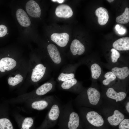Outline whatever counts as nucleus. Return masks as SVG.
Instances as JSON below:
<instances>
[{"mask_svg":"<svg viewBox=\"0 0 129 129\" xmlns=\"http://www.w3.org/2000/svg\"><path fill=\"white\" fill-rule=\"evenodd\" d=\"M58 122L59 129L78 128L80 124V118L73 109L71 101L62 105Z\"/></svg>","mask_w":129,"mask_h":129,"instance_id":"nucleus-1","label":"nucleus"},{"mask_svg":"<svg viewBox=\"0 0 129 129\" xmlns=\"http://www.w3.org/2000/svg\"><path fill=\"white\" fill-rule=\"evenodd\" d=\"M62 105L55 98L42 123L37 129H49L54 126L58 121Z\"/></svg>","mask_w":129,"mask_h":129,"instance_id":"nucleus-2","label":"nucleus"},{"mask_svg":"<svg viewBox=\"0 0 129 129\" xmlns=\"http://www.w3.org/2000/svg\"><path fill=\"white\" fill-rule=\"evenodd\" d=\"M55 99L53 96L41 97L29 100L24 103L27 108L31 109L41 111L48 109Z\"/></svg>","mask_w":129,"mask_h":129,"instance_id":"nucleus-3","label":"nucleus"},{"mask_svg":"<svg viewBox=\"0 0 129 129\" xmlns=\"http://www.w3.org/2000/svg\"><path fill=\"white\" fill-rule=\"evenodd\" d=\"M101 94L96 89L92 87L88 88L87 91V98L76 99L75 102L78 104L83 105L87 102L92 105H97L99 101Z\"/></svg>","mask_w":129,"mask_h":129,"instance_id":"nucleus-4","label":"nucleus"},{"mask_svg":"<svg viewBox=\"0 0 129 129\" xmlns=\"http://www.w3.org/2000/svg\"><path fill=\"white\" fill-rule=\"evenodd\" d=\"M81 112L83 118L85 119L93 125L99 127L103 124L104 121L103 118L96 112L92 111L86 112L82 109L81 110Z\"/></svg>","mask_w":129,"mask_h":129,"instance_id":"nucleus-5","label":"nucleus"},{"mask_svg":"<svg viewBox=\"0 0 129 129\" xmlns=\"http://www.w3.org/2000/svg\"><path fill=\"white\" fill-rule=\"evenodd\" d=\"M12 114L21 129H31L33 127L34 117L24 116L16 111L13 112Z\"/></svg>","mask_w":129,"mask_h":129,"instance_id":"nucleus-6","label":"nucleus"},{"mask_svg":"<svg viewBox=\"0 0 129 129\" xmlns=\"http://www.w3.org/2000/svg\"><path fill=\"white\" fill-rule=\"evenodd\" d=\"M26 8L27 12L31 16L35 18L40 17L41 9L38 4L34 0L29 1L26 4Z\"/></svg>","mask_w":129,"mask_h":129,"instance_id":"nucleus-7","label":"nucleus"},{"mask_svg":"<svg viewBox=\"0 0 129 129\" xmlns=\"http://www.w3.org/2000/svg\"><path fill=\"white\" fill-rule=\"evenodd\" d=\"M69 36L66 33H54L51 36V40L59 46H65L67 44L69 39Z\"/></svg>","mask_w":129,"mask_h":129,"instance_id":"nucleus-8","label":"nucleus"},{"mask_svg":"<svg viewBox=\"0 0 129 129\" xmlns=\"http://www.w3.org/2000/svg\"><path fill=\"white\" fill-rule=\"evenodd\" d=\"M55 14L59 17L68 18L72 16L73 12L69 5L63 4L57 7L55 10Z\"/></svg>","mask_w":129,"mask_h":129,"instance_id":"nucleus-9","label":"nucleus"},{"mask_svg":"<svg viewBox=\"0 0 129 129\" xmlns=\"http://www.w3.org/2000/svg\"><path fill=\"white\" fill-rule=\"evenodd\" d=\"M46 68L42 64L37 65L32 70L31 76L32 81L35 83L40 81L44 75Z\"/></svg>","mask_w":129,"mask_h":129,"instance_id":"nucleus-10","label":"nucleus"},{"mask_svg":"<svg viewBox=\"0 0 129 129\" xmlns=\"http://www.w3.org/2000/svg\"><path fill=\"white\" fill-rule=\"evenodd\" d=\"M16 65V62L13 59L9 57L2 59L0 62V70L2 72L5 70L9 71L13 69Z\"/></svg>","mask_w":129,"mask_h":129,"instance_id":"nucleus-11","label":"nucleus"},{"mask_svg":"<svg viewBox=\"0 0 129 129\" xmlns=\"http://www.w3.org/2000/svg\"><path fill=\"white\" fill-rule=\"evenodd\" d=\"M47 48L49 55L53 62L57 64L60 63L61 59L56 47L54 44H50L48 46Z\"/></svg>","mask_w":129,"mask_h":129,"instance_id":"nucleus-12","label":"nucleus"},{"mask_svg":"<svg viewBox=\"0 0 129 129\" xmlns=\"http://www.w3.org/2000/svg\"><path fill=\"white\" fill-rule=\"evenodd\" d=\"M17 19L19 24L24 27L29 26L31 23L30 20L26 12L22 9H18L16 12Z\"/></svg>","mask_w":129,"mask_h":129,"instance_id":"nucleus-13","label":"nucleus"},{"mask_svg":"<svg viewBox=\"0 0 129 129\" xmlns=\"http://www.w3.org/2000/svg\"><path fill=\"white\" fill-rule=\"evenodd\" d=\"M95 13L98 17V22L100 25H103L107 23L109 16L108 12L106 8L102 7H99L96 10Z\"/></svg>","mask_w":129,"mask_h":129,"instance_id":"nucleus-14","label":"nucleus"},{"mask_svg":"<svg viewBox=\"0 0 129 129\" xmlns=\"http://www.w3.org/2000/svg\"><path fill=\"white\" fill-rule=\"evenodd\" d=\"M114 48L119 51H127L129 49V38L124 37L115 41L113 44Z\"/></svg>","mask_w":129,"mask_h":129,"instance_id":"nucleus-15","label":"nucleus"},{"mask_svg":"<svg viewBox=\"0 0 129 129\" xmlns=\"http://www.w3.org/2000/svg\"><path fill=\"white\" fill-rule=\"evenodd\" d=\"M70 48L71 52L74 55L77 54L81 55L84 53L85 50L84 45L76 39H74L72 41Z\"/></svg>","mask_w":129,"mask_h":129,"instance_id":"nucleus-16","label":"nucleus"},{"mask_svg":"<svg viewBox=\"0 0 129 129\" xmlns=\"http://www.w3.org/2000/svg\"><path fill=\"white\" fill-rule=\"evenodd\" d=\"M124 115L119 110H115L113 114L107 118V120L111 125L117 126L124 119Z\"/></svg>","mask_w":129,"mask_h":129,"instance_id":"nucleus-17","label":"nucleus"},{"mask_svg":"<svg viewBox=\"0 0 129 129\" xmlns=\"http://www.w3.org/2000/svg\"><path fill=\"white\" fill-rule=\"evenodd\" d=\"M106 94L108 98L115 100L116 101L123 100L126 96L125 92L123 91L117 92L112 88H110L108 89Z\"/></svg>","mask_w":129,"mask_h":129,"instance_id":"nucleus-18","label":"nucleus"},{"mask_svg":"<svg viewBox=\"0 0 129 129\" xmlns=\"http://www.w3.org/2000/svg\"><path fill=\"white\" fill-rule=\"evenodd\" d=\"M111 71L116 77L121 80L125 79L129 75V68L127 66L122 68L115 67L112 69Z\"/></svg>","mask_w":129,"mask_h":129,"instance_id":"nucleus-19","label":"nucleus"},{"mask_svg":"<svg viewBox=\"0 0 129 129\" xmlns=\"http://www.w3.org/2000/svg\"><path fill=\"white\" fill-rule=\"evenodd\" d=\"M77 83V80L74 78L63 82L60 85V87L63 90H73V89Z\"/></svg>","mask_w":129,"mask_h":129,"instance_id":"nucleus-20","label":"nucleus"},{"mask_svg":"<svg viewBox=\"0 0 129 129\" xmlns=\"http://www.w3.org/2000/svg\"><path fill=\"white\" fill-rule=\"evenodd\" d=\"M116 20L117 22L122 24L128 23L129 21V8L126 7L123 13L116 18Z\"/></svg>","mask_w":129,"mask_h":129,"instance_id":"nucleus-21","label":"nucleus"},{"mask_svg":"<svg viewBox=\"0 0 129 129\" xmlns=\"http://www.w3.org/2000/svg\"><path fill=\"white\" fill-rule=\"evenodd\" d=\"M91 70L92 78L94 79H98L100 76L102 72L101 68L98 64H93L91 67Z\"/></svg>","mask_w":129,"mask_h":129,"instance_id":"nucleus-22","label":"nucleus"},{"mask_svg":"<svg viewBox=\"0 0 129 129\" xmlns=\"http://www.w3.org/2000/svg\"><path fill=\"white\" fill-rule=\"evenodd\" d=\"M9 118L8 117L0 118V129H14Z\"/></svg>","mask_w":129,"mask_h":129,"instance_id":"nucleus-23","label":"nucleus"},{"mask_svg":"<svg viewBox=\"0 0 129 129\" xmlns=\"http://www.w3.org/2000/svg\"><path fill=\"white\" fill-rule=\"evenodd\" d=\"M23 80L22 76L20 74H17L15 77H9L8 79V82L9 85L13 86L21 83Z\"/></svg>","mask_w":129,"mask_h":129,"instance_id":"nucleus-24","label":"nucleus"},{"mask_svg":"<svg viewBox=\"0 0 129 129\" xmlns=\"http://www.w3.org/2000/svg\"><path fill=\"white\" fill-rule=\"evenodd\" d=\"M104 77L106 79L103 81L102 83L105 86L108 85L111 82L115 80L116 78V76L112 71H108L106 73Z\"/></svg>","mask_w":129,"mask_h":129,"instance_id":"nucleus-25","label":"nucleus"},{"mask_svg":"<svg viewBox=\"0 0 129 129\" xmlns=\"http://www.w3.org/2000/svg\"><path fill=\"white\" fill-rule=\"evenodd\" d=\"M74 77L75 75L74 73L65 74L61 73L59 75L58 80L59 81L63 82L73 78Z\"/></svg>","mask_w":129,"mask_h":129,"instance_id":"nucleus-26","label":"nucleus"},{"mask_svg":"<svg viewBox=\"0 0 129 129\" xmlns=\"http://www.w3.org/2000/svg\"><path fill=\"white\" fill-rule=\"evenodd\" d=\"M112 52L111 55L112 62L113 63L117 62L118 59L120 57V54L119 52L114 48L111 49Z\"/></svg>","mask_w":129,"mask_h":129,"instance_id":"nucleus-27","label":"nucleus"},{"mask_svg":"<svg viewBox=\"0 0 129 129\" xmlns=\"http://www.w3.org/2000/svg\"><path fill=\"white\" fill-rule=\"evenodd\" d=\"M118 127L119 129H129V119H124L119 124Z\"/></svg>","mask_w":129,"mask_h":129,"instance_id":"nucleus-28","label":"nucleus"},{"mask_svg":"<svg viewBox=\"0 0 129 129\" xmlns=\"http://www.w3.org/2000/svg\"><path fill=\"white\" fill-rule=\"evenodd\" d=\"M7 27L3 25H0V37L5 36L7 33Z\"/></svg>","mask_w":129,"mask_h":129,"instance_id":"nucleus-29","label":"nucleus"},{"mask_svg":"<svg viewBox=\"0 0 129 129\" xmlns=\"http://www.w3.org/2000/svg\"><path fill=\"white\" fill-rule=\"evenodd\" d=\"M125 30L123 28L120 29L118 31V33L120 34H122L125 33Z\"/></svg>","mask_w":129,"mask_h":129,"instance_id":"nucleus-30","label":"nucleus"},{"mask_svg":"<svg viewBox=\"0 0 129 129\" xmlns=\"http://www.w3.org/2000/svg\"><path fill=\"white\" fill-rule=\"evenodd\" d=\"M127 112L129 113V102H128L127 103L125 106Z\"/></svg>","mask_w":129,"mask_h":129,"instance_id":"nucleus-31","label":"nucleus"},{"mask_svg":"<svg viewBox=\"0 0 129 129\" xmlns=\"http://www.w3.org/2000/svg\"><path fill=\"white\" fill-rule=\"evenodd\" d=\"M51 1L54 2L56 1L58 3H63L64 1V0H51Z\"/></svg>","mask_w":129,"mask_h":129,"instance_id":"nucleus-32","label":"nucleus"},{"mask_svg":"<svg viewBox=\"0 0 129 129\" xmlns=\"http://www.w3.org/2000/svg\"><path fill=\"white\" fill-rule=\"evenodd\" d=\"M120 27L119 25H117L115 27V28L117 31H118L120 29Z\"/></svg>","mask_w":129,"mask_h":129,"instance_id":"nucleus-33","label":"nucleus"},{"mask_svg":"<svg viewBox=\"0 0 129 129\" xmlns=\"http://www.w3.org/2000/svg\"><path fill=\"white\" fill-rule=\"evenodd\" d=\"M107 1L110 3L114 1L113 0H107Z\"/></svg>","mask_w":129,"mask_h":129,"instance_id":"nucleus-34","label":"nucleus"},{"mask_svg":"<svg viewBox=\"0 0 129 129\" xmlns=\"http://www.w3.org/2000/svg\"></svg>","mask_w":129,"mask_h":129,"instance_id":"nucleus-35","label":"nucleus"}]
</instances>
